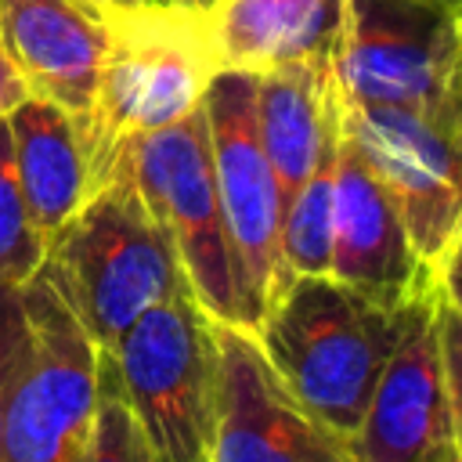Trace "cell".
Listing matches in <instances>:
<instances>
[{"label": "cell", "instance_id": "6da1fadb", "mask_svg": "<svg viewBox=\"0 0 462 462\" xmlns=\"http://www.w3.org/2000/svg\"><path fill=\"white\" fill-rule=\"evenodd\" d=\"M105 18L108 54L90 119L79 130L90 191L123 170L137 137L191 116L220 69L206 11L148 0L105 11Z\"/></svg>", "mask_w": 462, "mask_h": 462}, {"label": "cell", "instance_id": "7a4b0ae2", "mask_svg": "<svg viewBox=\"0 0 462 462\" xmlns=\"http://www.w3.org/2000/svg\"><path fill=\"white\" fill-rule=\"evenodd\" d=\"M401 318L404 307L386 310L332 274H296L271 296L253 336L289 397L354 440Z\"/></svg>", "mask_w": 462, "mask_h": 462}, {"label": "cell", "instance_id": "3957f363", "mask_svg": "<svg viewBox=\"0 0 462 462\" xmlns=\"http://www.w3.org/2000/svg\"><path fill=\"white\" fill-rule=\"evenodd\" d=\"M43 267L101 350H112L144 310L188 289L177 249L126 166L47 242Z\"/></svg>", "mask_w": 462, "mask_h": 462}, {"label": "cell", "instance_id": "277c9868", "mask_svg": "<svg viewBox=\"0 0 462 462\" xmlns=\"http://www.w3.org/2000/svg\"><path fill=\"white\" fill-rule=\"evenodd\" d=\"M18 289L25 343L7 386L0 462H83L101 404V346L47 267Z\"/></svg>", "mask_w": 462, "mask_h": 462}, {"label": "cell", "instance_id": "5b68a950", "mask_svg": "<svg viewBox=\"0 0 462 462\" xmlns=\"http://www.w3.org/2000/svg\"><path fill=\"white\" fill-rule=\"evenodd\" d=\"M101 357L162 462H209L217 321L188 289L144 310Z\"/></svg>", "mask_w": 462, "mask_h": 462}, {"label": "cell", "instance_id": "8992f818", "mask_svg": "<svg viewBox=\"0 0 462 462\" xmlns=\"http://www.w3.org/2000/svg\"><path fill=\"white\" fill-rule=\"evenodd\" d=\"M126 173L144 206L170 235L188 292L217 325L245 328V303L217 199L202 105L173 126L137 137L126 148Z\"/></svg>", "mask_w": 462, "mask_h": 462}, {"label": "cell", "instance_id": "52a82bcc", "mask_svg": "<svg viewBox=\"0 0 462 462\" xmlns=\"http://www.w3.org/2000/svg\"><path fill=\"white\" fill-rule=\"evenodd\" d=\"M339 101L444 112L462 105L458 11L444 0H346L332 54Z\"/></svg>", "mask_w": 462, "mask_h": 462}, {"label": "cell", "instance_id": "ba28073f", "mask_svg": "<svg viewBox=\"0 0 462 462\" xmlns=\"http://www.w3.org/2000/svg\"><path fill=\"white\" fill-rule=\"evenodd\" d=\"M339 130L393 195L408 238L440 282L462 242V105L419 112L339 101Z\"/></svg>", "mask_w": 462, "mask_h": 462}, {"label": "cell", "instance_id": "9c48e42d", "mask_svg": "<svg viewBox=\"0 0 462 462\" xmlns=\"http://www.w3.org/2000/svg\"><path fill=\"white\" fill-rule=\"evenodd\" d=\"M202 112H206L217 199L245 303V325L249 332H256L271 296L285 285V271H282L285 199L256 126V76L242 69H217L206 87Z\"/></svg>", "mask_w": 462, "mask_h": 462}, {"label": "cell", "instance_id": "30bf717a", "mask_svg": "<svg viewBox=\"0 0 462 462\" xmlns=\"http://www.w3.org/2000/svg\"><path fill=\"white\" fill-rule=\"evenodd\" d=\"M209 462H361L350 437L314 419L271 372L253 332L217 325Z\"/></svg>", "mask_w": 462, "mask_h": 462}, {"label": "cell", "instance_id": "8fae6325", "mask_svg": "<svg viewBox=\"0 0 462 462\" xmlns=\"http://www.w3.org/2000/svg\"><path fill=\"white\" fill-rule=\"evenodd\" d=\"M451 433L440 354V285L404 307L397 343L354 433L361 462H426Z\"/></svg>", "mask_w": 462, "mask_h": 462}, {"label": "cell", "instance_id": "7c38bea8", "mask_svg": "<svg viewBox=\"0 0 462 462\" xmlns=\"http://www.w3.org/2000/svg\"><path fill=\"white\" fill-rule=\"evenodd\" d=\"M332 278L386 310H401L440 285L419 260L393 195L343 130L332 199Z\"/></svg>", "mask_w": 462, "mask_h": 462}, {"label": "cell", "instance_id": "4fadbf2b", "mask_svg": "<svg viewBox=\"0 0 462 462\" xmlns=\"http://www.w3.org/2000/svg\"><path fill=\"white\" fill-rule=\"evenodd\" d=\"M0 43L29 94L54 101L83 130L108 54V18L87 0H0Z\"/></svg>", "mask_w": 462, "mask_h": 462}, {"label": "cell", "instance_id": "5bb4252c", "mask_svg": "<svg viewBox=\"0 0 462 462\" xmlns=\"http://www.w3.org/2000/svg\"><path fill=\"white\" fill-rule=\"evenodd\" d=\"M256 126L282 199L289 202L325 144L339 134L332 58L285 61L256 72Z\"/></svg>", "mask_w": 462, "mask_h": 462}, {"label": "cell", "instance_id": "9a60e30c", "mask_svg": "<svg viewBox=\"0 0 462 462\" xmlns=\"http://www.w3.org/2000/svg\"><path fill=\"white\" fill-rule=\"evenodd\" d=\"M206 14L220 69L256 76L285 61L332 58L346 0H217Z\"/></svg>", "mask_w": 462, "mask_h": 462}, {"label": "cell", "instance_id": "2e32d148", "mask_svg": "<svg viewBox=\"0 0 462 462\" xmlns=\"http://www.w3.org/2000/svg\"><path fill=\"white\" fill-rule=\"evenodd\" d=\"M7 130L32 227L43 242H51L90 195L79 126L54 101L29 94L7 116Z\"/></svg>", "mask_w": 462, "mask_h": 462}, {"label": "cell", "instance_id": "e0dca14e", "mask_svg": "<svg viewBox=\"0 0 462 462\" xmlns=\"http://www.w3.org/2000/svg\"><path fill=\"white\" fill-rule=\"evenodd\" d=\"M336 152H339V134L325 144L310 177L285 202V213H282V271H285V282L296 278V274H332Z\"/></svg>", "mask_w": 462, "mask_h": 462}, {"label": "cell", "instance_id": "ac0fdd59", "mask_svg": "<svg viewBox=\"0 0 462 462\" xmlns=\"http://www.w3.org/2000/svg\"><path fill=\"white\" fill-rule=\"evenodd\" d=\"M47 260V242L32 227L18 166H14V144L7 119H0V282L25 285Z\"/></svg>", "mask_w": 462, "mask_h": 462}, {"label": "cell", "instance_id": "d6986e66", "mask_svg": "<svg viewBox=\"0 0 462 462\" xmlns=\"http://www.w3.org/2000/svg\"><path fill=\"white\" fill-rule=\"evenodd\" d=\"M83 462H162L101 357V404Z\"/></svg>", "mask_w": 462, "mask_h": 462}, {"label": "cell", "instance_id": "ffe728a7", "mask_svg": "<svg viewBox=\"0 0 462 462\" xmlns=\"http://www.w3.org/2000/svg\"><path fill=\"white\" fill-rule=\"evenodd\" d=\"M25 343V310H22V289L11 282H0V433H4V404L7 386L18 365Z\"/></svg>", "mask_w": 462, "mask_h": 462}, {"label": "cell", "instance_id": "44dd1931", "mask_svg": "<svg viewBox=\"0 0 462 462\" xmlns=\"http://www.w3.org/2000/svg\"><path fill=\"white\" fill-rule=\"evenodd\" d=\"M440 354H444L451 430L462 437V314L444 300V292H440Z\"/></svg>", "mask_w": 462, "mask_h": 462}, {"label": "cell", "instance_id": "7402d4cb", "mask_svg": "<svg viewBox=\"0 0 462 462\" xmlns=\"http://www.w3.org/2000/svg\"><path fill=\"white\" fill-rule=\"evenodd\" d=\"M25 97H29V83L22 79L18 65L11 61V54L0 43V119H7Z\"/></svg>", "mask_w": 462, "mask_h": 462}, {"label": "cell", "instance_id": "603a6c76", "mask_svg": "<svg viewBox=\"0 0 462 462\" xmlns=\"http://www.w3.org/2000/svg\"><path fill=\"white\" fill-rule=\"evenodd\" d=\"M440 292H444V300L462 314V242H458V249L451 253V260H448V267H444V274H440Z\"/></svg>", "mask_w": 462, "mask_h": 462}, {"label": "cell", "instance_id": "cb8c5ba5", "mask_svg": "<svg viewBox=\"0 0 462 462\" xmlns=\"http://www.w3.org/2000/svg\"><path fill=\"white\" fill-rule=\"evenodd\" d=\"M426 462H462V437L451 430V433L437 444V451H433Z\"/></svg>", "mask_w": 462, "mask_h": 462}, {"label": "cell", "instance_id": "d4e9b609", "mask_svg": "<svg viewBox=\"0 0 462 462\" xmlns=\"http://www.w3.org/2000/svg\"><path fill=\"white\" fill-rule=\"evenodd\" d=\"M94 4L97 11H123V7H137V4H148V0H87Z\"/></svg>", "mask_w": 462, "mask_h": 462}, {"label": "cell", "instance_id": "484cf974", "mask_svg": "<svg viewBox=\"0 0 462 462\" xmlns=\"http://www.w3.org/2000/svg\"><path fill=\"white\" fill-rule=\"evenodd\" d=\"M173 4H180V7H195V11H209L217 0H173Z\"/></svg>", "mask_w": 462, "mask_h": 462}, {"label": "cell", "instance_id": "4316f807", "mask_svg": "<svg viewBox=\"0 0 462 462\" xmlns=\"http://www.w3.org/2000/svg\"><path fill=\"white\" fill-rule=\"evenodd\" d=\"M455 11H458V36H462V4H458Z\"/></svg>", "mask_w": 462, "mask_h": 462}, {"label": "cell", "instance_id": "83f0119b", "mask_svg": "<svg viewBox=\"0 0 462 462\" xmlns=\"http://www.w3.org/2000/svg\"><path fill=\"white\" fill-rule=\"evenodd\" d=\"M444 4H455V7H458V4H462V0H444Z\"/></svg>", "mask_w": 462, "mask_h": 462}, {"label": "cell", "instance_id": "f1b7e54d", "mask_svg": "<svg viewBox=\"0 0 462 462\" xmlns=\"http://www.w3.org/2000/svg\"><path fill=\"white\" fill-rule=\"evenodd\" d=\"M155 4H173V0H155Z\"/></svg>", "mask_w": 462, "mask_h": 462}]
</instances>
